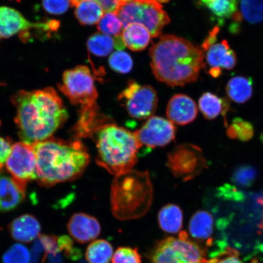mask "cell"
I'll return each mask as SVG.
<instances>
[{
  "mask_svg": "<svg viewBox=\"0 0 263 263\" xmlns=\"http://www.w3.org/2000/svg\"><path fill=\"white\" fill-rule=\"evenodd\" d=\"M67 228L72 238L80 244L94 241L100 235L101 232L98 219L83 213H76L72 216Z\"/></svg>",
  "mask_w": 263,
  "mask_h": 263,
  "instance_id": "15",
  "label": "cell"
},
{
  "mask_svg": "<svg viewBox=\"0 0 263 263\" xmlns=\"http://www.w3.org/2000/svg\"><path fill=\"white\" fill-rule=\"evenodd\" d=\"M79 1V0H74ZM99 3L103 8L104 12H115L119 4L120 0H94Z\"/></svg>",
  "mask_w": 263,
  "mask_h": 263,
  "instance_id": "39",
  "label": "cell"
},
{
  "mask_svg": "<svg viewBox=\"0 0 263 263\" xmlns=\"http://www.w3.org/2000/svg\"><path fill=\"white\" fill-rule=\"evenodd\" d=\"M5 164L12 178L25 189L29 181L37 179V162L32 144L23 141L13 144Z\"/></svg>",
  "mask_w": 263,
  "mask_h": 263,
  "instance_id": "12",
  "label": "cell"
},
{
  "mask_svg": "<svg viewBox=\"0 0 263 263\" xmlns=\"http://www.w3.org/2000/svg\"><path fill=\"white\" fill-rule=\"evenodd\" d=\"M32 145L37 162V179L45 186L78 179L90 163L87 147L80 140L51 137Z\"/></svg>",
  "mask_w": 263,
  "mask_h": 263,
  "instance_id": "3",
  "label": "cell"
},
{
  "mask_svg": "<svg viewBox=\"0 0 263 263\" xmlns=\"http://www.w3.org/2000/svg\"><path fill=\"white\" fill-rule=\"evenodd\" d=\"M88 51L98 57H106L116 49L115 38L110 35L96 33L87 41Z\"/></svg>",
  "mask_w": 263,
  "mask_h": 263,
  "instance_id": "27",
  "label": "cell"
},
{
  "mask_svg": "<svg viewBox=\"0 0 263 263\" xmlns=\"http://www.w3.org/2000/svg\"><path fill=\"white\" fill-rule=\"evenodd\" d=\"M31 256L24 245L15 244L10 248L3 256V263H29Z\"/></svg>",
  "mask_w": 263,
  "mask_h": 263,
  "instance_id": "32",
  "label": "cell"
},
{
  "mask_svg": "<svg viewBox=\"0 0 263 263\" xmlns=\"http://www.w3.org/2000/svg\"><path fill=\"white\" fill-rule=\"evenodd\" d=\"M115 12L124 28L130 24L142 25L154 38L159 37L163 28L170 22L168 15L157 0L120 1Z\"/></svg>",
  "mask_w": 263,
  "mask_h": 263,
  "instance_id": "6",
  "label": "cell"
},
{
  "mask_svg": "<svg viewBox=\"0 0 263 263\" xmlns=\"http://www.w3.org/2000/svg\"><path fill=\"white\" fill-rule=\"evenodd\" d=\"M254 134L252 125L241 118H235L227 130V134L230 139H238L242 141L251 140Z\"/></svg>",
  "mask_w": 263,
  "mask_h": 263,
  "instance_id": "30",
  "label": "cell"
},
{
  "mask_svg": "<svg viewBox=\"0 0 263 263\" xmlns=\"http://www.w3.org/2000/svg\"><path fill=\"white\" fill-rule=\"evenodd\" d=\"M166 165L174 176L183 181L195 179L207 167L202 150L192 144L174 148L167 155Z\"/></svg>",
  "mask_w": 263,
  "mask_h": 263,
  "instance_id": "9",
  "label": "cell"
},
{
  "mask_svg": "<svg viewBox=\"0 0 263 263\" xmlns=\"http://www.w3.org/2000/svg\"><path fill=\"white\" fill-rule=\"evenodd\" d=\"M71 6L74 7V14L81 24H98L104 14L103 8L94 0H71Z\"/></svg>",
  "mask_w": 263,
  "mask_h": 263,
  "instance_id": "21",
  "label": "cell"
},
{
  "mask_svg": "<svg viewBox=\"0 0 263 263\" xmlns=\"http://www.w3.org/2000/svg\"><path fill=\"white\" fill-rule=\"evenodd\" d=\"M154 189L148 172L131 170L115 176L110 190L111 212L120 221L145 216L152 205Z\"/></svg>",
  "mask_w": 263,
  "mask_h": 263,
  "instance_id": "4",
  "label": "cell"
},
{
  "mask_svg": "<svg viewBox=\"0 0 263 263\" xmlns=\"http://www.w3.org/2000/svg\"><path fill=\"white\" fill-rule=\"evenodd\" d=\"M111 263H141V256L137 248L120 247L115 252Z\"/></svg>",
  "mask_w": 263,
  "mask_h": 263,
  "instance_id": "33",
  "label": "cell"
},
{
  "mask_svg": "<svg viewBox=\"0 0 263 263\" xmlns=\"http://www.w3.org/2000/svg\"><path fill=\"white\" fill-rule=\"evenodd\" d=\"M45 11L52 15H61L71 6V0H42Z\"/></svg>",
  "mask_w": 263,
  "mask_h": 263,
  "instance_id": "35",
  "label": "cell"
},
{
  "mask_svg": "<svg viewBox=\"0 0 263 263\" xmlns=\"http://www.w3.org/2000/svg\"><path fill=\"white\" fill-rule=\"evenodd\" d=\"M123 28L122 22L115 12H104L98 24L99 31L114 37L121 35Z\"/></svg>",
  "mask_w": 263,
  "mask_h": 263,
  "instance_id": "28",
  "label": "cell"
},
{
  "mask_svg": "<svg viewBox=\"0 0 263 263\" xmlns=\"http://www.w3.org/2000/svg\"><path fill=\"white\" fill-rule=\"evenodd\" d=\"M120 1H129V0H120Z\"/></svg>",
  "mask_w": 263,
  "mask_h": 263,
  "instance_id": "42",
  "label": "cell"
},
{
  "mask_svg": "<svg viewBox=\"0 0 263 263\" xmlns=\"http://www.w3.org/2000/svg\"><path fill=\"white\" fill-rule=\"evenodd\" d=\"M118 100L130 117L139 120L153 117L158 104L157 94L152 87L141 85L134 81L128 83L118 97Z\"/></svg>",
  "mask_w": 263,
  "mask_h": 263,
  "instance_id": "10",
  "label": "cell"
},
{
  "mask_svg": "<svg viewBox=\"0 0 263 263\" xmlns=\"http://www.w3.org/2000/svg\"><path fill=\"white\" fill-rule=\"evenodd\" d=\"M39 241L45 251L48 253L55 255L61 252L59 248V238L54 235H41L39 237Z\"/></svg>",
  "mask_w": 263,
  "mask_h": 263,
  "instance_id": "37",
  "label": "cell"
},
{
  "mask_svg": "<svg viewBox=\"0 0 263 263\" xmlns=\"http://www.w3.org/2000/svg\"><path fill=\"white\" fill-rule=\"evenodd\" d=\"M205 64L209 66V73L214 78L222 74V70H232L236 64V55L228 41L214 42L209 47L202 49Z\"/></svg>",
  "mask_w": 263,
  "mask_h": 263,
  "instance_id": "14",
  "label": "cell"
},
{
  "mask_svg": "<svg viewBox=\"0 0 263 263\" xmlns=\"http://www.w3.org/2000/svg\"><path fill=\"white\" fill-rule=\"evenodd\" d=\"M108 64L112 70L120 73H128L133 67V59L127 52L117 51L110 55Z\"/></svg>",
  "mask_w": 263,
  "mask_h": 263,
  "instance_id": "31",
  "label": "cell"
},
{
  "mask_svg": "<svg viewBox=\"0 0 263 263\" xmlns=\"http://www.w3.org/2000/svg\"><path fill=\"white\" fill-rule=\"evenodd\" d=\"M121 37L125 47L132 51H139L147 47L152 37L145 26L139 24H130L123 28Z\"/></svg>",
  "mask_w": 263,
  "mask_h": 263,
  "instance_id": "20",
  "label": "cell"
},
{
  "mask_svg": "<svg viewBox=\"0 0 263 263\" xmlns=\"http://www.w3.org/2000/svg\"><path fill=\"white\" fill-rule=\"evenodd\" d=\"M152 263H207L204 251L189 239L186 232L179 237H168L156 245L151 254Z\"/></svg>",
  "mask_w": 263,
  "mask_h": 263,
  "instance_id": "7",
  "label": "cell"
},
{
  "mask_svg": "<svg viewBox=\"0 0 263 263\" xmlns=\"http://www.w3.org/2000/svg\"><path fill=\"white\" fill-rule=\"evenodd\" d=\"M199 2L220 19L234 18L238 12V0H199Z\"/></svg>",
  "mask_w": 263,
  "mask_h": 263,
  "instance_id": "26",
  "label": "cell"
},
{
  "mask_svg": "<svg viewBox=\"0 0 263 263\" xmlns=\"http://www.w3.org/2000/svg\"><path fill=\"white\" fill-rule=\"evenodd\" d=\"M157 2H159L160 3H167L170 1V0H157Z\"/></svg>",
  "mask_w": 263,
  "mask_h": 263,
  "instance_id": "41",
  "label": "cell"
},
{
  "mask_svg": "<svg viewBox=\"0 0 263 263\" xmlns=\"http://www.w3.org/2000/svg\"><path fill=\"white\" fill-rule=\"evenodd\" d=\"M158 222L161 230L170 234H176L183 226V212L178 205L167 204L158 214Z\"/></svg>",
  "mask_w": 263,
  "mask_h": 263,
  "instance_id": "23",
  "label": "cell"
},
{
  "mask_svg": "<svg viewBox=\"0 0 263 263\" xmlns=\"http://www.w3.org/2000/svg\"><path fill=\"white\" fill-rule=\"evenodd\" d=\"M11 237L21 242L29 243L41 235V226L31 215H24L13 220L9 226Z\"/></svg>",
  "mask_w": 263,
  "mask_h": 263,
  "instance_id": "17",
  "label": "cell"
},
{
  "mask_svg": "<svg viewBox=\"0 0 263 263\" xmlns=\"http://www.w3.org/2000/svg\"><path fill=\"white\" fill-rule=\"evenodd\" d=\"M134 133L141 147L156 148L165 146L175 140L176 127L165 118L153 116Z\"/></svg>",
  "mask_w": 263,
  "mask_h": 263,
  "instance_id": "13",
  "label": "cell"
},
{
  "mask_svg": "<svg viewBox=\"0 0 263 263\" xmlns=\"http://www.w3.org/2000/svg\"><path fill=\"white\" fill-rule=\"evenodd\" d=\"M96 143L98 166L114 176L133 170L141 147L134 133L113 121L104 124L92 138Z\"/></svg>",
  "mask_w": 263,
  "mask_h": 263,
  "instance_id": "5",
  "label": "cell"
},
{
  "mask_svg": "<svg viewBox=\"0 0 263 263\" xmlns=\"http://www.w3.org/2000/svg\"><path fill=\"white\" fill-rule=\"evenodd\" d=\"M58 87L72 104L80 106V110L98 106V91L93 76L86 66L79 65L65 71Z\"/></svg>",
  "mask_w": 263,
  "mask_h": 263,
  "instance_id": "8",
  "label": "cell"
},
{
  "mask_svg": "<svg viewBox=\"0 0 263 263\" xmlns=\"http://www.w3.org/2000/svg\"><path fill=\"white\" fill-rule=\"evenodd\" d=\"M256 176V173L254 167L242 166L239 167L233 174V180L239 185L249 186L254 182Z\"/></svg>",
  "mask_w": 263,
  "mask_h": 263,
  "instance_id": "34",
  "label": "cell"
},
{
  "mask_svg": "<svg viewBox=\"0 0 263 263\" xmlns=\"http://www.w3.org/2000/svg\"><path fill=\"white\" fill-rule=\"evenodd\" d=\"M226 90L230 100L236 103H245L252 97V78L243 76L233 77L229 81Z\"/></svg>",
  "mask_w": 263,
  "mask_h": 263,
  "instance_id": "24",
  "label": "cell"
},
{
  "mask_svg": "<svg viewBox=\"0 0 263 263\" xmlns=\"http://www.w3.org/2000/svg\"><path fill=\"white\" fill-rule=\"evenodd\" d=\"M59 27V22L58 21L32 23L16 10L0 6V41L21 34V39L26 42L29 39L32 29H35L49 34L57 30Z\"/></svg>",
  "mask_w": 263,
  "mask_h": 263,
  "instance_id": "11",
  "label": "cell"
},
{
  "mask_svg": "<svg viewBox=\"0 0 263 263\" xmlns=\"http://www.w3.org/2000/svg\"><path fill=\"white\" fill-rule=\"evenodd\" d=\"M167 120L174 124L185 126L196 119L197 115L196 104L186 95H174L167 105Z\"/></svg>",
  "mask_w": 263,
  "mask_h": 263,
  "instance_id": "16",
  "label": "cell"
},
{
  "mask_svg": "<svg viewBox=\"0 0 263 263\" xmlns=\"http://www.w3.org/2000/svg\"><path fill=\"white\" fill-rule=\"evenodd\" d=\"M114 254L113 247L109 242L98 239L88 246L85 258L88 263H110Z\"/></svg>",
  "mask_w": 263,
  "mask_h": 263,
  "instance_id": "25",
  "label": "cell"
},
{
  "mask_svg": "<svg viewBox=\"0 0 263 263\" xmlns=\"http://www.w3.org/2000/svg\"><path fill=\"white\" fill-rule=\"evenodd\" d=\"M241 15L250 24L263 21V0H241Z\"/></svg>",
  "mask_w": 263,
  "mask_h": 263,
  "instance_id": "29",
  "label": "cell"
},
{
  "mask_svg": "<svg viewBox=\"0 0 263 263\" xmlns=\"http://www.w3.org/2000/svg\"><path fill=\"white\" fill-rule=\"evenodd\" d=\"M11 101L16 107L19 136L26 143L34 144L49 139L68 119L63 102L51 87L19 91Z\"/></svg>",
  "mask_w": 263,
  "mask_h": 263,
  "instance_id": "1",
  "label": "cell"
},
{
  "mask_svg": "<svg viewBox=\"0 0 263 263\" xmlns=\"http://www.w3.org/2000/svg\"><path fill=\"white\" fill-rule=\"evenodd\" d=\"M1 126V122H0ZM11 141L9 139L0 136V172L5 165L6 160L11 153L12 148Z\"/></svg>",
  "mask_w": 263,
  "mask_h": 263,
  "instance_id": "38",
  "label": "cell"
},
{
  "mask_svg": "<svg viewBox=\"0 0 263 263\" xmlns=\"http://www.w3.org/2000/svg\"><path fill=\"white\" fill-rule=\"evenodd\" d=\"M258 202L260 203L261 205H263V197H261V198H259L258 200ZM260 228L263 229V218H262V223L260 224Z\"/></svg>",
  "mask_w": 263,
  "mask_h": 263,
  "instance_id": "40",
  "label": "cell"
},
{
  "mask_svg": "<svg viewBox=\"0 0 263 263\" xmlns=\"http://www.w3.org/2000/svg\"><path fill=\"white\" fill-rule=\"evenodd\" d=\"M213 231L214 221L211 214L203 210L194 214L189 223V232L193 238L205 241L207 246H212Z\"/></svg>",
  "mask_w": 263,
  "mask_h": 263,
  "instance_id": "19",
  "label": "cell"
},
{
  "mask_svg": "<svg viewBox=\"0 0 263 263\" xmlns=\"http://www.w3.org/2000/svg\"><path fill=\"white\" fill-rule=\"evenodd\" d=\"M151 66L157 80L170 86H184L196 82L206 67L201 49L186 39L162 36L149 50Z\"/></svg>",
  "mask_w": 263,
  "mask_h": 263,
  "instance_id": "2",
  "label": "cell"
},
{
  "mask_svg": "<svg viewBox=\"0 0 263 263\" xmlns=\"http://www.w3.org/2000/svg\"><path fill=\"white\" fill-rule=\"evenodd\" d=\"M207 263H242L236 250L227 248L208 259Z\"/></svg>",
  "mask_w": 263,
  "mask_h": 263,
  "instance_id": "36",
  "label": "cell"
},
{
  "mask_svg": "<svg viewBox=\"0 0 263 263\" xmlns=\"http://www.w3.org/2000/svg\"><path fill=\"white\" fill-rule=\"evenodd\" d=\"M16 1L20 2V0H16Z\"/></svg>",
  "mask_w": 263,
  "mask_h": 263,
  "instance_id": "43",
  "label": "cell"
},
{
  "mask_svg": "<svg viewBox=\"0 0 263 263\" xmlns=\"http://www.w3.org/2000/svg\"><path fill=\"white\" fill-rule=\"evenodd\" d=\"M25 189L12 178L0 174V212L16 208L24 200Z\"/></svg>",
  "mask_w": 263,
  "mask_h": 263,
  "instance_id": "18",
  "label": "cell"
},
{
  "mask_svg": "<svg viewBox=\"0 0 263 263\" xmlns=\"http://www.w3.org/2000/svg\"><path fill=\"white\" fill-rule=\"evenodd\" d=\"M199 110L206 119L213 120L222 114L225 118L228 112L230 105L228 100L221 98L211 92L203 93L199 100Z\"/></svg>",
  "mask_w": 263,
  "mask_h": 263,
  "instance_id": "22",
  "label": "cell"
}]
</instances>
